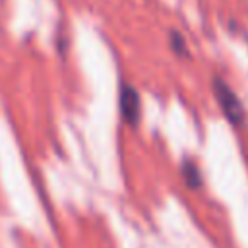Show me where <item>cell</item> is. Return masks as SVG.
I'll return each mask as SVG.
<instances>
[{
  "mask_svg": "<svg viewBox=\"0 0 248 248\" xmlns=\"http://www.w3.org/2000/svg\"><path fill=\"white\" fill-rule=\"evenodd\" d=\"M211 89L215 95L217 105L221 107L223 116L232 124V126H242L246 122V110L242 101L238 99V95L232 91V87L219 76H215L211 79Z\"/></svg>",
  "mask_w": 248,
  "mask_h": 248,
  "instance_id": "cell-1",
  "label": "cell"
},
{
  "mask_svg": "<svg viewBox=\"0 0 248 248\" xmlns=\"http://www.w3.org/2000/svg\"><path fill=\"white\" fill-rule=\"evenodd\" d=\"M118 108L120 114L124 118V122L130 128H136L140 124V116H141V99L140 93L134 85L130 83H120V91H118Z\"/></svg>",
  "mask_w": 248,
  "mask_h": 248,
  "instance_id": "cell-2",
  "label": "cell"
},
{
  "mask_svg": "<svg viewBox=\"0 0 248 248\" xmlns=\"http://www.w3.org/2000/svg\"><path fill=\"white\" fill-rule=\"evenodd\" d=\"M180 174H182L184 184L190 190H198L202 186V172H200L198 163L192 157H184L182 159V163H180Z\"/></svg>",
  "mask_w": 248,
  "mask_h": 248,
  "instance_id": "cell-3",
  "label": "cell"
},
{
  "mask_svg": "<svg viewBox=\"0 0 248 248\" xmlns=\"http://www.w3.org/2000/svg\"><path fill=\"white\" fill-rule=\"evenodd\" d=\"M169 46H170V50H172L176 56H180V58L190 56L188 43H186L184 35H182L180 31H176V29H170V31H169Z\"/></svg>",
  "mask_w": 248,
  "mask_h": 248,
  "instance_id": "cell-4",
  "label": "cell"
}]
</instances>
